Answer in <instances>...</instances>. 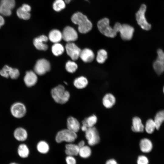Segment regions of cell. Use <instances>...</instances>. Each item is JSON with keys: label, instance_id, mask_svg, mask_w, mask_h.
Segmentation results:
<instances>
[{"label": "cell", "instance_id": "48", "mask_svg": "<svg viewBox=\"0 0 164 164\" xmlns=\"http://www.w3.org/2000/svg\"><path fill=\"white\" fill-rule=\"evenodd\" d=\"M64 83H65V84H67V83L66 82H64Z\"/></svg>", "mask_w": 164, "mask_h": 164}, {"label": "cell", "instance_id": "27", "mask_svg": "<svg viewBox=\"0 0 164 164\" xmlns=\"http://www.w3.org/2000/svg\"><path fill=\"white\" fill-rule=\"evenodd\" d=\"M154 121L156 125V129L159 130L162 123L164 122V110L158 112L155 117Z\"/></svg>", "mask_w": 164, "mask_h": 164}, {"label": "cell", "instance_id": "36", "mask_svg": "<svg viewBox=\"0 0 164 164\" xmlns=\"http://www.w3.org/2000/svg\"><path fill=\"white\" fill-rule=\"evenodd\" d=\"M0 5L12 10L15 7V0H0Z\"/></svg>", "mask_w": 164, "mask_h": 164}, {"label": "cell", "instance_id": "39", "mask_svg": "<svg viewBox=\"0 0 164 164\" xmlns=\"http://www.w3.org/2000/svg\"><path fill=\"white\" fill-rule=\"evenodd\" d=\"M157 60L164 64V52L161 49H159L157 51Z\"/></svg>", "mask_w": 164, "mask_h": 164}, {"label": "cell", "instance_id": "42", "mask_svg": "<svg viewBox=\"0 0 164 164\" xmlns=\"http://www.w3.org/2000/svg\"><path fill=\"white\" fill-rule=\"evenodd\" d=\"M105 164H119L114 159H109L106 161Z\"/></svg>", "mask_w": 164, "mask_h": 164}, {"label": "cell", "instance_id": "29", "mask_svg": "<svg viewBox=\"0 0 164 164\" xmlns=\"http://www.w3.org/2000/svg\"><path fill=\"white\" fill-rule=\"evenodd\" d=\"M91 154V150L88 146L85 145L80 148L78 155L81 158H89Z\"/></svg>", "mask_w": 164, "mask_h": 164}, {"label": "cell", "instance_id": "23", "mask_svg": "<svg viewBox=\"0 0 164 164\" xmlns=\"http://www.w3.org/2000/svg\"><path fill=\"white\" fill-rule=\"evenodd\" d=\"M88 84V81L87 79L83 76L77 77L73 81L74 85L78 89H82L85 88Z\"/></svg>", "mask_w": 164, "mask_h": 164}, {"label": "cell", "instance_id": "22", "mask_svg": "<svg viewBox=\"0 0 164 164\" xmlns=\"http://www.w3.org/2000/svg\"><path fill=\"white\" fill-rule=\"evenodd\" d=\"M65 152L68 156H73L78 155L80 147L78 145L69 143L65 145Z\"/></svg>", "mask_w": 164, "mask_h": 164}, {"label": "cell", "instance_id": "31", "mask_svg": "<svg viewBox=\"0 0 164 164\" xmlns=\"http://www.w3.org/2000/svg\"><path fill=\"white\" fill-rule=\"evenodd\" d=\"M108 57V53L104 50L101 49L98 51L96 56V60L99 63H103Z\"/></svg>", "mask_w": 164, "mask_h": 164}, {"label": "cell", "instance_id": "38", "mask_svg": "<svg viewBox=\"0 0 164 164\" xmlns=\"http://www.w3.org/2000/svg\"><path fill=\"white\" fill-rule=\"evenodd\" d=\"M149 161L148 158L145 155H140L137 159V164H149Z\"/></svg>", "mask_w": 164, "mask_h": 164}, {"label": "cell", "instance_id": "45", "mask_svg": "<svg viewBox=\"0 0 164 164\" xmlns=\"http://www.w3.org/2000/svg\"><path fill=\"white\" fill-rule=\"evenodd\" d=\"M80 128L82 131L84 132H85L88 128L86 126L83 125H82V126Z\"/></svg>", "mask_w": 164, "mask_h": 164}, {"label": "cell", "instance_id": "43", "mask_svg": "<svg viewBox=\"0 0 164 164\" xmlns=\"http://www.w3.org/2000/svg\"><path fill=\"white\" fill-rule=\"evenodd\" d=\"M5 23V20L3 16L0 15V29Z\"/></svg>", "mask_w": 164, "mask_h": 164}, {"label": "cell", "instance_id": "47", "mask_svg": "<svg viewBox=\"0 0 164 164\" xmlns=\"http://www.w3.org/2000/svg\"><path fill=\"white\" fill-rule=\"evenodd\" d=\"M10 164H19L15 162H12L10 163Z\"/></svg>", "mask_w": 164, "mask_h": 164}, {"label": "cell", "instance_id": "19", "mask_svg": "<svg viewBox=\"0 0 164 164\" xmlns=\"http://www.w3.org/2000/svg\"><path fill=\"white\" fill-rule=\"evenodd\" d=\"M102 104L107 108H111L115 104L116 98L111 93H108L104 95L102 99Z\"/></svg>", "mask_w": 164, "mask_h": 164}, {"label": "cell", "instance_id": "1", "mask_svg": "<svg viewBox=\"0 0 164 164\" xmlns=\"http://www.w3.org/2000/svg\"><path fill=\"white\" fill-rule=\"evenodd\" d=\"M71 20L78 26V30L81 33H86L92 29L93 25L91 22L85 15L80 12L74 13L71 16Z\"/></svg>", "mask_w": 164, "mask_h": 164}, {"label": "cell", "instance_id": "11", "mask_svg": "<svg viewBox=\"0 0 164 164\" xmlns=\"http://www.w3.org/2000/svg\"><path fill=\"white\" fill-rule=\"evenodd\" d=\"M65 49L67 54L73 60H76L79 57L81 50L73 42L67 43Z\"/></svg>", "mask_w": 164, "mask_h": 164}, {"label": "cell", "instance_id": "46", "mask_svg": "<svg viewBox=\"0 0 164 164\" xmlns=\"http://www.w3.org/2000/svg\"><path fill=\"white\" fill-rule=\"evenodd\" d=\"M72 0H64L65 3L67 4L69 3Z\"/></svg>", "mask_w": 164, "mask_h": 164}, {"label": "cell", "instance_id": "28", "mask_svg": "<svg viewBox=\"0 0 164 164\" xmlns=\"http://www.w3.org/2000/svg\"><path fill=\"white\" fill-rule=\"evenodd\" d=\"M38 151L41 153L46 154L49 151L50 147L48 143L44 141H41L37 144Z\"/></svg>", "mask_w": 164, "mask_h": 164}, {"label": "cell", "instance_id": "14", "mask_svg": "<svg viewBox=\"0 0 164 164\" xmlns=\"http://www.w3.org/2000/svg\"><path fill=\"white\" fill-rule=\"evenodd\" d=\"M37 77L36 74L33 71H27L24 78V81L26 86L31 87L37 83Z\"/></svg>", "mask_w": 164, "mask_h": 164}, {"label": "cell", "instance_id": "21", "mask_svg": "<svg viewBox=\"0 0 164 164\" xmlns=\"http://www.w3.org/2000/svg\"><path fill=\"white\" fill-rule=\"evenodd\" d=\"M48 38L54 43H59L62 39V33L58 29H53L49 33Z\"/></svg>", "mask_w": 164, "mask_h": 164}, {"label": "cell", "instance_id": "32", "mask_svg": "<svg viewBox=\"0 0 164 164\" xmlns=\"http://www.w3.org/2000/svg\"><path fill=\"white\" fill-rule=\"evenodd\" d=\"M155 128L156 125L154 120L151 119H148L144 127L146 132L148 134H152Z\"/></svg>", "mask_w": 164, "mask_h": 164}, {"label": "cell", "instance_id": "49", "mask_svg": "<svg viewBox=\"0 0 164 164\" xmlns=\"http://www.w3.org/2000/svg\"><path fill=\"white\" fill-rule=\"evenodd\" d=\"M163 93H164V87H163Z\"/></svg>", "mask_w": 164, "mask_h": 164}, {"label": "cell", "instance_id": "8", "mask_svg": "<svg viewBox=\"0 0 164 164\" xmlns=\"http://www.w3.org/2000/svg\"><path fill=\"white\" fill-rule=\"evenodd\" d=\"M50 68V64L49 61L45 59H41L37 61L34 70L36 74L42 75L49 71Z\"/></svg>", "mask_w": 164, "mask_h": 164}, {"label": "cell", "instance_id": "10", "mask_svg": "<svg viewBox=\"0 0 164 164\" xmlns=\"http://www.w3.org/2000/svg\"><path fill=\"white\" fill-rule=\"evenodd\" d=\"M62 39L67 43L73 42L76 40L78 36L77 31L70 26L65 27L62 31Z\"/></svg>", "mask_w": 164, "mask_h": 164}, {"label": "cell", "instance_id": "44", "mask_svg": "<svg viewBox=\"0 0 164 164\" xmlns=\"http://www.w3.org/2000/svg\"><path fill=\"white\" fill-rule=\"evenodd\" d=\"M85 142L84 141L81 140L80 141L77 145L80 148L85 145Z\"/></svg>", "mask_w": 164, "mask_h": 164}, {"label": "cell", "instance_id": "37", "mask_svg": "<svg viewBox=\"0 0 164 164\" xmlns=\"http://www.w3.org/2000/svg\"><path fill=\"white\" fill-rule=\"evenodd\" d=\"M12 14V10L0 5V15L3 17L9 16Z\"/></svg>", "mask_w": 164, "mask_h": 164}, {"label": "cell", "instance_id": "24", "mask_svg": "<svg viewBox=\"0 0 164 164\" xmlns=\"http://www.w3.org/2000/svg\"><path fill=\"white\" fill-rule=\"evenodd\" d=\"M17 153L20 157L25 158L29 156V150L27 145L24 143H22L20 144L18 147Z\"/></svg>", "mask_w": 164, "mask_h": 164}, {"label": "cell", "instance_id": "13", "mask_svg": "<svg viewBox=\"0 0 164 164\" xmlns=\"http://www.w3.org/2000/svg\"><path fill=\"white\" fill-rule=\"evenodd\" d=\"M48 39V37L45 35H41L34 39V45L39 50L46 51L48 48V46L46 43Z\"/></svg>", "mask_w": 164, "mask_h": 164}, {"label": "cell", "instance_id": "40", "mask_svg": "<svg viewBox=\"0 0 164 164\" xmlns=\"http://www.w3.org/2000/svg\"><path fill=\"white\" fill-rule=\"evenodd\" d=\"M66 161L67 164H76V160L73 156L68 155L66 157Z\"/></svg>", "mask_w": 164, "mask_h": 164}, {"label": "cell", "instance_id": "30", "mask_svg": "<svg viewBox=\"0 0 164 164\" xmlns=\"http://www.w3.org/2000/svg\"><path fill=\"white\" fill-rule=\"evenodd\" d=\"M16 14L19 18L24 20H29L31 17L30 12L23 9L21 7L18 8L16 10Z\"/></svg>", "mask_w": 164, "mask_h": 164}, {"label": "cell", "instance_id": "26", "mask_svg": "<svg viewBox=\"0 0 164 164\" xmlns=\"http://www.w3.org/2000/svg\"><path fill=\"white\" fill-rule=\"evenodd\" d=\"M51 50L54 55L59 56L63 53L64 51V48L61 44L58 43H54L53 45Z\"/></svg>", "mask_w": 164, "mask_h": 164}, {"label": "cell", "instance_id": "12", "mask_svg": "<svg viewBox=\"0 0 164 164\" xmlns=\"http://www.w3.org/2000/svg\"><path fill=\"white\" fill-rule=\"evenodd\" d=\"M0 74L6 78L10 77L12 79H16L19 77V72L17 69L12 68L6 65L0 71Z\"/></svg>", "mask_w": 164, "mask_h": 164}, {"label": "cell", "instance_id": "35", "mask_svg": "<svg viewBox=\"0 0 164 164\" xmlns=\"http://www.w3.org/2000/svg\"><path fill=\"white\" fill-rule=\"evenodd\" d=\"M77 68V64L73 61L69 60L66 64V69L69 73H74L76 71Z\"/></svg>", "mask_w": 164, "mask_h": 164}, {"label": "cell", "instance_id": "17", "mask_svg": "<svg viewBox=\"0 0 164 164\" xmlns=\"http://www.w3.org/2000/svg\"><path fill=\"white\" fill-rule=\"evenodd\" d=\"M84 62L89 63L92 62L94 58L93 51L88 48H85L81 51L79 56Z\"/></svg>", "mask_w": 164, "mask_h": 164}, {"label": "cell", "instance_id": "5", "mask_svg": "<svg viewBox=\"0 0 164 164\" xmlns=\"http://www.w3.org/2000/svg\"><path fill=\"white\" fill-rule=\"evenodd\" d=\"M77 137L76 133L67 128L59 131L56 136L55 140L58 143L63 142L70 143L74 142Z\"/></svg>", "mask_w": 164, "mask_h": 164}, {"label": "cell", "instance_id": "33", "mask_svg": "<svg viewBox=\"0 0 164 164\" xmlns=\"http://www.w3.org/2000/svg\"><path fill=\"white\" fill-rule=\"evenodd\" d=\"M66 3L63 0H55L53 4V8L56 12H60L66 7Z\"/></svg>", "mask_w": 164, "mask_h": 164}, {"label": "cell", "instance_id": "4", "mask_svg": "<svg viewBox=\"0 0 164 164\" xmlns=\"http://www.w3.org/2000/svg\"><path fill=\"white\" fill-rule=\"evenodd\" d=\"M147 7L146 5L142 4L135 14V18L138 24L143 30L148 31L151 28V25L147 21L145 16Z\"/></svg>", "mask_w": 164, "mask_h": 164}, {"label": "cell", "instance_id": "41", "mask_svg": "<svg viewBox=\"0 0 164 164\" xmlns=\"http://www.w3.org/2000/svg\"><path fill=\"white\" fill-rule=\"evenodd\" d=\"M21 7L23 9L29 12H30L31 9V6L25 3L23 4Z\"/></svg>", "mask_w": 164, "mask_h": 164}, {"label": "cell", "instance_id": "25", "mask_svg": "<svg viewBox=\"0 0 164 164\" xmlns=\"http://www.w3.org/2000/svg\"><path fill=\"white\" fill-rule=\"evenodd\" d=\"M97 118L95 115H92L89 117L85 118L82 121V125L87 126L88 128L92 127L97 123Z\"/></svg>", "mask_w": 164, "mask_h": 164}, {"label": "cell", "instance_id": "34", "mask_svg": "<svg viewBox=\"0 0 164 164\" xmlns=\"http://www.w3.org/2000/svg\"><path fill=\"white\" fill-rule=\"evenodd\" d=\"M153 67L158 75L161 74L164 71V64L157 59L153 63Z\"/></svg>", "mask_w": 164, "mask_h": 164}, {"label": "cell", "instance_id": "20", "mask_svg": "<svg viewBox=\"0 0 164 164\" xmlns=\"http://www.w3.org/2000/svg\"><path fill=\"white\" fill-rule=\"evenodd\" d=\"M141 151L144 153H149L152 149V144L151 141L147 138L142 139L139 142Z\"/></svg>", "mask_w": 164, "mask_h": 164}, {"label": "cell", "instance_id": "6", "mask_svg": "<svg viewBox=\"0 0 164 164\" xmlns=\"http://www.w3.org/2000/svg\"><path fill=\"white\" fill-rule=\"evenodd\" d=\"M10 112L12 116L17 119L21 118L24 117L27 112V108L23 103L17 101L13 103L10 108Z\"/></svg>", "mask_w": 164, "mask_h": 164}, {"label": "cell", "instance_id": "2", "mask_svg": "<svg viewBox=\"0 0 164 164\" xmlns=\"http://www.w3.org/2000/svg\"><path fill=\"white\" fill-rule=\"evenodd\" d=\"M51 95L55 101L60 104L67 103L70 97L69 92L66 90L64 87L61 85L53 88L51 91Z\"/></svg>", "mask_w": 164, "mask_h": 164}, {"label": "cell", "instance_id": "7", "mask_svg": "<svg viewBox=\"0 0 164 164\" xmlns=\"http://www.w3.org/2000/svg\"><path fill=\"white\" fill-rule=\"evenodd\" d=\"M85 137L90 146L95 145L100 142V137L97 128L94 127L89 128L85 132Z\"/></svg>", "mask_w": 164, "mask_h": 164}, {"label": "cell", "instance_id": "9", "mask_svg": "<svg viewBox=\"0 0 164 164\" xmlns=\"http://www.w3.org/2000/svg\"><path fill=\"white\" fill-rule=\"evenodd\" d=\"M134 32V28L127 24H121L118 29L121 38L125 40L131 39Z\"/></svg>", "mask_w": 164, "mask_h": 164}, {"label": "cell", "instance_id": "16", "mask_svg": "<svg viewBox=\"0 0 164 164\" xmlns=\"http://www.w3.org/2000/svg\"><path fill=\"white\" fill-rule=\"evenodd\" d=\"M67 125L68 129L76 133L80 128V125L79 121L72 116H70L67 118Z\"/></svg>", "mask_w": 164, "mask_h": 164}, {"label": "cell", "instance_id": "50", "mask_svg": "<svg viewBox=\"0 0 164 164\" xmlns=\"http://www.w3.org/2000/svg\"><path fill=\"white\" fill-rule=\"evenodd\" d=\"M85 0V1H88V0Z\"/></svg>", "mask_w": 164, "mask_h": 164}, {"label": "cell", "instance_id": "15", "mask_svg": "<svg viewBox=\"0 0 164 164\" xmlns=\"http://www.w3.org/2000/svg\"><path fill=\"white\" fill-rule=\"evenodd\" d=\"M14 138L19 142H24L26 141L28 137V133L27 130L22 127H18L14 130L13 132Z\"/></svg>", "mask_w": 164, "mask_h": 164}, {"label": "cell", "instance_id": "3", "mask_svg": "<svg viewBox=\"0 0 164 164\" xmlns=\"http://www.w3.org/2000/svg\"><path fill=\"white\" fill-rule=\"evenodd\" d=\"M97 26L99 32L106 37L113 38L117 35V33L113 27L110 26L109 20L107 18L104 17L99 20Z\"/></svg>", "mask_w": 164, "mask_h": 164}, {"label": "cell", "instance_id": "18", "mask_svg": "<svg viewBox=\"0 0 164 164\" xmlns=\"http://www.w3.org/2000/svg\"><path fill=\"white\" fill-rule=\"evenodd\" d=\"M131 129L133 132H143L144 126L139 117L135 116L133 118Z\"/></svg>", "mask_w": 164, "mask_h": 164}]
</instances>
